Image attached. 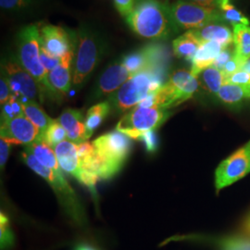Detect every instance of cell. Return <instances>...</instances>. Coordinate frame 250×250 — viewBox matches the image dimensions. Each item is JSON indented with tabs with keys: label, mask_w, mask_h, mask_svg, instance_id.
Here are the masks:
<instances>
[{
	"label": "cell",
	"mask_w": 250,
	"mask_h": 250,
	"mask_svg": "<svg viewBox=\"0 0 250 250\" xmlns=\"http://www.w3.org/2000/svg\"><path fill=\"white\" fill-rule=\"evenodd\" d=\"M92 143L94 148L80 157L82 170L95 173L99 179L112 178L130 154V137L116 130L99 136Z\"/></svg>",
	"instance_id": "1"
},
{
	"label": "cell",
	"mask_w": 250,
	"mask_h": 250,
	"mask_svg": "<svg viewBox=\"0 0 250 250\" xmlns=\"http://www.w3.org/2000/svg\"><path fill=\"white\" fill-rule=\"evenodd\" d=\"M126 21L136 35L147 39H167L179 31L170 6L160 0H135Z\"/></svg>",
	"instance_id": "2"
},
{
	"label": "cell",
	"mask_w": 250,
	"mask_h": 250,
	"mask_svg": "<svg viewBox=\"0 0 250 250\" xmlns=\"http://www.w3.org/2000/svg\"><path fill=\"white\" fill-rule=\"evenodd\" d=\"M21 159L27 166L34 170L36 174L45 179L57 196V198L63 208V210L72 223L79 227L86 225V217L83 206L76 196L74 190L63 176L62 171H54L46 168L36 160L35 156L27 150H23Z\"/></svg>",
	"instance_id": "3"
},
{
	"label": "cell",
	"mask_w": 250,
	"mask_h": 250,
	"mask_svg": "<svg viewBox=\"0 0 250 250\" xmlns=\"http://www.w3.org/2000/svg\"><path fill=\"white\" fill-rule=\"evenodd\" d=\"M41 36L40 29L36 24L24 27L20 31L17 40V59L21 66L36 80L41 93V99L44 95L57 96L48 80V72L40 61Z\"/></svg>",
	"instance_id": "4"
},
{
	"label": "cell",
	"mask_w": 250,
	"mask_h": 250,
	"mask_svg": "<svg viewBox=\"0 0 250 250\" xmlns=\"http://www.w3.org/2000/svg\"><path fill=\"white\" fill-rule=\"evenodd\" d=\"M75 53L72 72V85L81 87L97 68L105 52L101 36L89 27H81L74 33Z\"/></svg>",
	"instance_id": "5"
},
{
	"label": "cell",
	"mask_w": 250,
	"mask_h": 250,
	"mask_svg": "<svg viewBox=\"0 0 250 250\" xmlns=\"http://www.w3.org/2000/svg\"><path fill=\"white\" fill-rule=\"evenodd\" d=\"M158 72L145 71L139 72L125 83L109 98L111 107L118 112H125L138 106L164 84Z\"/></svg>",
	"instance_id": "6"
},
{
	"label": "cell",
	"mask_w": 250,
	"mask_h": 250,
	"mask_svg": "<svg viewBox=\"0 0 250 250\" xmlns=\"http://www.w3.org/2000/svg\"><path fill=\"white\" fill-rule=\"evenodd\" d=\"M197 77L191 71L179 69L172 72L169 80L154 94L155 106L169 110L193 98L198 88Z\"/></svg>",
	"instance_id": "7"
},
{
	"label": "cell",
	"mask_w": 250,
	"mask_h": 250,
	"mask_svg": "<svg viewBox=\"0 0 250 250\" xmlns=\"http://www.w3.org/2000/svg\"><path fill=\"white\" fill-rule=\"evenodd\" d=\"M168 116V111L161 107L138 105L121 119L116 130L130 138L140 140L145 134L160 127Z\"/></svg>",
	"instance_id": "8"
},
{
	"label": "cell",
	"mask_w": 250,
	"mask_h": 250,
	"mask_svg": "<svg viewBox=\"0 0 250 250\" xmlns=\"http://www.w3.org/2000/svg\"><path fill=\"white\" fill-rule=\"evenodd\" d=\"M170 11L178 30H196L224 20L220 9L205 8L185 0H178L170 5Z\"/></svg>",
	"instance_id": "9"
},
{
	"label": "cell",
	"mask_w": 250,
	"mask_h": 250,
	"mask_svg": "<svg viewBox=\"0 0 250 250\" xmlns=\"http://www.w3.org/2000/svg\"><path fill=\"white\" fill-rule=\"evenodd\" d=\"M250 173V140L222 161L215 171V188L217 193L222 189L244 178Z\"/></svg>",
	"instance_id": "10"
},
{
	"label": "cell",
	"mask_w": 250,
	"mask_h": 250,
	"mask_svg": "<svg viewBox=\"0 0 250 250\" xmlns=\"http://www.w3.org/2000/svg\"><path fill=\"white\" fill-rule=\"evenodd\" d=\"M9 80V85L13 96L19 100H34L39 97L41 99V93L33 76L21 66L17 58L12 56L1 67Z\"/></svg>",
	"instance_id": "11"
},
{
	"label": "cell",
	"mask_w": 250,
	"mask_h": 250,
	"mask_svg": "<svg viewBox=\"0 0 250 250\" xmlns=\"http://www.w3.org/2000/svg\"><path fill=\"white\" fill-rule=\"evenodd\" d=\"M1 137L12 145H30L40 137V130L24 114L1 118Z\"/></svg>",
	"instance_id": "12"
},
{
	"label": "cell",
	"mask_w": 250,
	"mask_h": 250,
	"mask_svg": "<svg viewBox=\"0 0 250 250\" xmlns=\"http://www.w3.org/2000/svg\"><path fill=\"white\" fill-rule=\"evenodd\" d=\"M41 45L56 58H62L75 47L74 33H69L62 27L47 24L40 29Z\"/></svg>",
	"instance_id": "13"
},
{
	"label": "cell",
	"mask_w": 250,
	"mask_h": 250,
	"mask_svg": "<svg viewBox=\"0 0 250 250\" xmlns=\"http://www.w3.org/2000/svg\"><path fill=\"white\" fill-rule=\"evenodd\" d=\"M133 76L134 75L128 71L122 60L113 62L108 65L99 77L95 94L96 97L101 98L108 95L111 96Z\"/></svg>",
	"instance_id": "14"
},
{
	"label": "cell",
	"mask_w": 250,
	"mask_h": 250,
	"mask_svg": "<svg viewBox=\"0 0 250 250\" xmlns=\"http://www.w3.org/2000/svg\"><path fill=\"white\" fill-rule=\"evenodd\" d=\"M171 241L207 243L209 245H213L219 250H250V238L243 237L239 235H227V236H218V237L203 235V234L176 235V236L170 237L163 244Z\"/></svg>",
	"instance_id": "15"
},
{
	"label": "cell",
	"mask_w": 250,
	"mask_h": 250,
	"mask_svg": "<svg viewBox=\"0 0 250 250\" xmlns=\"http://www.w3.org/2000/svg\"><path fill=\"white\" fill-rule=\"evenodd\" d=\"M75 47L62 58L61 63L51 72H48V80L58 94L66 95L72 84V68L74 62Z\"/></svg>",
	"instance_id": "16"
},
{
	"label": "cell",
	"mask_w": 250,
	"mask_h": 250,
	"mask_svg": "<svg viewBox=\"0 0 250 250\" xmlns=\"http://www.w3.org/2000/svg\"><path fill=\"white\" fill-rule=\"evenodd\" d=\"M53 149L61 168L78 181L83 170L78 154V146L67 139L58 144Z\"/></svg>",
	"instance_id": "17"
},
{
	"label": "cell",
	"mask_w": 250,
	"mask_h": 250,
	"mask_svg": "<svg viewBox=\"0 0 250 250\" xmlns=\"http://www.w3.org/2000/svg\"><path fill=\"white\" fill-rule=\"evenodd\" d=\"M57 120L65 129L68 140L76 145L87 141L85 138V118L81 110L66 108Z\"/></svg>",
	"instance_id": "18"
},
{
	"label": "cell",
	"mask_w": 250,
	"mask_h": 250,
	"mask_svg": "<svg viewBox=\"0 0 250 250\" xmlns=\"http://www.w3.org/2000/svg\"><path fill=\"white\" fill-rule=\"evenodd\" d=\"M191 31L202 44L206 42H217L224 47L233 44V33L221 22L210 23Z\"/></svg>",
	"instance_id": "19"
},
{
	"label": "cell",
	"mask_w": 250,
	"mask_h": 250,
	"mask_svg": "<svg viewBox=\"0 0 250 250\" xmlns=\"http://www.w3.org/2000/svg\"><path fill=\"white\" fill-rule=\"evenodd\" d=\"M224 46L217 42H206L198 48L196 55L192 59L191 72L194 76L198 77L200 73L207 68L212 66L216 58L222 51Z\"/></svg>",
	"instance_id": "20"
},
{
	"label": "cell",
	"mask_w": 250,
	"mask_h": 250,
	"mask_svg": "<svg viewBox=\"0 0 250 250\" xmlns=\"http://www.w3.org/2000/svg\"><path fill=\"white\" fill-rule=\"evenodd\" d=\"M202 43L192 31H188L172 42L173 53L179 59L192 61Z\"/></svg>",
	"instance_id": "21"
},
{
	"label": "cell",
	"mask_w": 250,
	"mask_h": 250,
	"mask_svg": "<svg viewBox=\"0 0 250 250\" xmlns=\"http://www.w3.org/2000/svg\"><path fill=\"white\" fill-rule=\"evenodd\" d=\"M22 112L40 130V136L45 133L54 120L48 116L44 109L36 101L23 99L20 100Z\"/></svg>",
	"instance_id": "22"
},
{
	"label": "cell",
	"mask_w": 250,
	"mask_h": 250,
	"mask_svg": "<svg viewBox=\"0 0 250 250\" xmlns=\"http://www.w3.org/2000/svg\"><path fill=\"white\" fill-rule=\"evenodd\" d=\"M24 149L33 154L36 160L46 168L54 171L62 170L57 160L53 148L44 142L36 141L34 143L27 145Z\"/></svg>",
	"instance_id": "23"
},
{
	"label": "cell",
	"mask_w": 250,
	"mask_h": 250,
	"mask_svg": "<svg viewBox=\"0 0 250 250\" xmlns=\"http://www.w3.org/2000/svg\"><path fill=\"white\" fill-rule=\"evenodd\" d=\"M235 57L244 65L250 60V27L242 23L233 25Z\"/></svg>",
	"instance_id": "24"
},
{
	"label": "cell",
	"mask_w": 250,
	"mask_h": 250,
	"mask_svg": "<svg viewBox=\"0 0 250 250\" xmlns=\"http://www.w3.org/2000/svg\"><path fill=\"white\" fill-rule=\"evenodd\" d=\"M109 101L100 102L90 107L85 116V138L89 139L111 110Z\"/></svg>",
	"instance_id": "25"
},
{
	"label": "cell",
	"mask_w": 250,
	"mask_h": 250,
	"mask_svg": "<svg viewBox=\"0 0 250 250\" xmlns=\"http://www.w3.org/2000/svg\"><path fill=\"white\" fill-rule=\"evenodd\" d=\"M218 98L231 106L239 105L244 99H250V86L224 83L218 93Z\"/></svg>",
	"instance_id": "26"
},
{
	"label": "cell",
	"mask_w": 250,
	"mask_h": 250,
	"mask_svg": "<svg viewBox=\"0 0 250 250\" xmlns=\"http://www.w3.org/2000/svg\"><path fill=\"white\" fill-rule=\"evenodd\" d=\"M200 75L206 88L210 93L218 95L219 91L224 84V74L222 71L212 65L201 72Z\"/></svg>",
	"instance_id": "27"
},
{
	"label": "cell",
	"mask_w": 250,
	"mask_h": 250,
	"mask_svg": "<svg viewBox=\"0 0 250 250\" xmlns=\"http://www.w3.org/2000/svg\"><path fill=\"white\" fill-rule=\"evenodd\" d=\"M67 139V133L62 125H61L58 120H54L45 133L39 137L37 141H42L54 148L58 144L62 143Z\"/></svg>",
	"instance_id": "28"
},
{
	"label": "cell",
	"mask_w": 250,
	"mask_h": 250,
	"mask_svg": "<svg viewBox=\"0 0 250 250\" xmlns=\"http://www.w3.org/2000/svg\"><path fill=\"white\" fill-rule=\"evenodd\" d=\"M15 245L14 232L11 229L9 217L3 211L0 213V248L1 250H11Z\"/></svg>",
	"instance_id": "29"
},
{
	"label": "cell",
	"mask_w": 250,
	"mask_h": 250,
	"mask_svg": "<svg viewBox=\"0 0 250 250\" xmlns=\"http://www.w3.org/2000/svg\"><path fill=\"white\" fill-rule=\"evenodd\" d=\"M221 11L223 13L224 20L228 21L233 25L238 24V23H242L245 25H250V20L247 18L241 11L235 9L231 3H228L224 6L221 9Z\"/></svg>",
	"instance_id": "30"
},
{
	"label": "cell",
	"mask_w": 250,
	"mask_h": 250,
	"mask_svg": "<svg viewBox=\"0 0 250 250\" xmlns=\"http://www.w3.org/2000/svg\"><path fill=\"white\" fill-rule=\"evenodd\" d=\"M235 56V48L234 45H227L222 49V51L218 55L215 60L214 65L220 71H223L224 66L229 62L232 58Z\"/></svg>",
	"instance_id": "31"
},
{
	"label": "cell",
	"mask_w": 250,
	"mask_h": 250,
	"mask_svg": "<svg viewBox=\"0 0 250 250\" xmlns=\"http://www.w3.org/2000/svg\"><path fill=\"white\" fill-rule=\"evenodd\" d=\"M36 0H0L1 8L7 10L18 11L34 5Z\"/></svg>",
	"instance_id": "32"
},
{
	"label": "cell",
	"mask_w": 250,
	"mask_h": 250,
	"mask_svg": "<svg viewBox=\"0 0 250 250\" xmlns=\"http://www.w3.org/2000/svg\"><path fill=\"white\" fill-rule=\"evenodd\" d=\"M40 61H41L42 64H43V66L45 67V70L49 72L54 70L56 67L59 66V64L61 63V61H62V58L53 57L52 55L48 53L41 45Z\"/></svg>",
	"instance_id": "33"
},
{
	"label": "cell",
	"mask_w": 250,
	"mask_h": 250,
	"mask_svg": "<svg viewBox=\"0 0 250 250\" xmlns=\"http://www.w3.org/2000/svg\"><path fill=\"white\" fill-rule=\"evenodd\" d=\"M13 97L12 91L9 85V80L6 74L1 71V79H0V104L1 106L9 102Z\"/></svg>",
	"instance_id": "34"
},
{
	"label": "cell",
	"mask_w": 250,
	"mask_h": 250,
	"mask_svg": "<svg viewBox=\"0 0 250 250\" xmlns=\"http://www.w3.org/2000/svg\"><path fill=\"white\" fill-rule=\"evenodd\" d=\"M224 83H231V84H237L243 86H250V75L245 70H240L239 72L234 73L227 80H225Z\"/></svg>",
	"instance_id": "35"
},
{
	"label": "cell",
	"mask_w": 250,
	"mask_h": 250,
	"mask_svg": "<svg viewBox=\"0 0 250 250\" xmlns=\"http://www.w3.org/2000/svg\"><path fill=\"white\" fill-rule=\"evenodd\" d=\"M243 67H244V64L234 56L232 60L224 66V68L222 71L224 74V82L225 80H227L229 77L233 75L234 73L239 72L243 69Z\"/></svg>",
	"instance_id": "36"
},
{
	"label": "cell",
	"mask_w": 250,
	"mask_h": 250,
	"mask_svg": "<svg viewBox=\"0 0 250 250\" xmlns=\"http://www.w3.org/2000/svg\"><path fill=\"white\" fill-rule=\"evenodd\" d=\"M114 4L119 13L127 17L134 9L135 0H114Z\"/></svg>",
	"instance_id": "37"
},
{
	"label": "cell",
	"mask_w": 250,
	"mask_h": 250,
	"mask_svg": "<svg viewBox=\"0 0 250 250\" xmlns=\"http://www.w3.org/2000/svg\"><path fill=\"white\" fill-rule=\"evenodd\" d=\"M189 2H193L199 6L209 8V9H220L230 3L229 0H189Z\"/></svg>",
	"instance_id": "38"
},
{
	"label": "cell",
	"mask_w": 250,
	"mask_h": 250,
	"mask_svg": "<svg viewBox=\"0 0 250 250\" xmlns=\"http://www.w3.org/2000/svg\"><path fill=\"white\" fill-rule=\"evenodd\" d=\"M11 146H12V144L9 142L8 140H6L5 138L1 137V139H0V166H1L2 170L8 161Z\"/></svg>",
	"instance_id": "39"
},
{
	"label": "cell",
	"mask_w": 250,
	"mask_h": 250,
	"mask_svg": "<svg viewBox=\"0 0 250 250\" xmlns=\"http://www.w3.org/2000/svg\"><path fill=\"white\" fill-rule=\"evenodd\" d=\"M140 140L143 141L146 145L147 151H155L158 147V139H157V136L155 134V131H152V132L145 134Z\"/></svg>",
	"instance_id": "40"
},
{
	"label": "cell",
	"mask_w": 250,
	"mask_h": 250,
	"mask_svg": "<svg viewBox=\"0 0 250 250\" xmlns=\"http://www.w3.org/2000/svg\"><path fill=\"white\" fill-rule=\"evenodd\" d=\"M73 250H99L98 249H96L95 247H93V246H91L89 244H87V243H79V244H77L75 247H74V249Z\"/></svg>",
	"instance_id": "41"
},
{
	"label": "cell",
	"mask_w": 250,
	"mask_h": 250,
	"mask_svg": "<svg viewBox=\"0 0 250 250\" xmlns=\"http://www.w3.org/2000/svg\"><path fill=\"white\" fill-rule=\"evenodd\" d=\"M243 228H244L245 232L249 235V238H250V208L249 210V213L247 214V217L245 218Z\"/></svg>",
	"instance_id": "42"
},
{
	"label": "cell",
	"mask_w": 250,
	"mask_h": 250,
	"mask_svg": "<svg viewBox=\"0 0 250 250\" xmlns=\"http://www.w3.org/2000/svg\"><path fill=\"white\" fill-rule=\"evenodd\" d=\"M243 70H245V71L248 72V73L250 75V60L249 62H247V63L244 65Z\"/></svg>",
	"instance_id": "43"
}]
</instances>
